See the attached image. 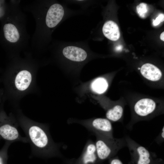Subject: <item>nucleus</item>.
Wrapping results in <instances>:
<instances>
[{
	"mask_svg": "<svg viewBox=\"0 0 164 164\" xmlns=\"http://www.w3.org/2000/svg\"><path fill=\"white\" fill-rule=\"evenodd\" d=\"M4 102L0 104V141L3 140L12 143L15 142L29 143L26 137L20 134L16 116L12 112L8 115L4 108Z\"/></svg>",
	"mask_w": 164,
	"mask_h": 164,
	"instance_id": "nucleus-3",
	"label": "nucleus"
},
{
	"mask_svg": "<svg viewBox=\"0 0 164 164\" xmlns=\"http://www.w3.org/2000/svg\"><path fill=\"white\" fill-rule=\"evenodd\" d=\"M110 164H123V163L120 159L115 158L111 160Z\"/></svg>",
	"mask_w": 164,
	"mask_h": 164,
	"instance_id": "nucleus-20",
	"label": "nucleus"
},
{
	"mask_svg": "<svg viewBox=\"0 0 164 164\" xmlns=\"http://www.w3.org/2000/svg\"><path fill=\"white\" fill-rule=\"evenodd\" d=\"M84 126L93 132L95 135L113 137L112 125L110 121L107 119L96 118L90 124Z\"/></svg>",
	"mask_w": 164,
	"mask_h": 164,
	"instance_id": "nucleus-6",
	"label": "nucleus"
},
{
	"mask_svg": "<svg viewBox=\"0 0 164 164\" xmlns=\"http://www.w3.org/2000/svg\"><path fill=\"white\" fill-rule=\"evenodd\" d=\"M95 143L98 158L104 160L116 154L127 146L125 137L116 138L96 135Z\"/></svg>",
	"mask_w": 164,
	"mask_h": 164,
	"instance_id": "nucleus-4",
	"label": "nucleus"
},
{
	"mask_svg": "<svg viewBox=\"0 0 164 164\" xmlns=\"http://www.w3.org/2000/svg\"><path fill=\"white\" fill-rule=\"evenodd\" d=\"M36 76V71L26 68L6 71L0 79L3 86L2 101L16 106L25 96L37 91Z\"/></svg>",
	"mask_w": 164,
	"mask_h": 164,
	"instance_id": "nucleus-1",
	"label": "nucleus"
},
{
	"mask_svg": "<svg viewBox=\"0 0 164 164\" xmlns=\"http://www.w3.org/2000/svg\"><path fill=\"white\" fill-rule=\"evenodd\" d=\"M137 12L139 16L142 18L146 17L148 11L147 4L144 3H142L136 7Z\"/></svg>",
	"mask_w": 164,
	"mask_h": 164,
	"instance_id": "nucleus-17",
	"label": "nucleus"
},
{
	"mask_svg": "<svg viewBox=\"0 0 164 164\" xmlns=\"http://www.w3.org/2000/svg\"><path fill=\"white\" fill-rule=\"evenodd\" d=\"M16 117L30 144L33 155L45 157L58 153V146L52 139L46 125L28 118L20 109L17 111Z\"/></svg>",
	"mask_w": 164,
	"mask_h": 164,
	"instance_id": "nucleus-2",
	"label": "nucleus"
},
{
	"mask_svg": "<svg viewBox=\"0 0 164 164\" xmlns=\"http://www.w3.org/2000/svg\"><path fill=\"white\" fill-rule=\"evenodd\" d=\"M3 90L2 89H0V104L2 102Z\"/></svg>",
	"mask_w": 164,
	"mask_h": 164,
	"instance_id": "nucleus-21",
	"label": "nucleus"
},
{
	"mask_svg": "<svg viewBox=\"0 0 164 164\" xmlns=\"http://www.w3.org/2000/svg\"><path fill=\"white\" fill-rule=\"evenodd\" d=\"M64 10L62 6L58 3L52 5L47 12L46 22L49 28L56 26L61 21L64 16Z\"/></svg>",
	"mask_w": 164,
	"mask_h": 164,
	"instance_id": "nucleus-8",
	"label": "nucleus"
},
{
	"mask_svg": "<svg viewBox=\"0 0 164 164\" xmlns=\"http://www.w3.org/2000/svg\"><path fill=\"white\" fill-rule=\"evenodd\" d=\"M140 72L144 77L152 81H158L162 76L160 70L150 63H146L142 65L140 68Z\"/></svg>",
	"mask_w": 164,
	"mask_h": 164,
	"instance_id": "nucleus-11",
	"label": "nucleus"
},
{
	"mask_svg": "<svg viewBox=\"0 0 164 164\" xmlns=\"http://www.w3.org/2000/svg\"><path fill=\"white\" fill-rule=\"evenodd\" d=\"M97 158L95 143L90 141L85 147L80 162V164H93Z\"/></svg>",
	"mask_w": 164,
	"mask_h": 164,
	"instance_id": "nucleus-10",
	"label": "nucleus"
},
{
	"mask_svg": "<svg viewBox=\"0 0 164 164\" xmlns=\"http://www.w3.org/2000/svg\"><path fill=\"white\" fill-rule=\"evenodd\" d=\"M104 35L108 39L112 41L118 40L120 36V32L117 24L111 20L106 22L102 28Z\"/></svg>",
	"mask_w": 164,
	"mask_h": 164,
	"instance_id": "nucleus-12",
	"label": "nucleus"
},
{
	"mask_svg": "<svg viewBox=\"0 0 164 164\" xmlns=\"http://www.w3.org/2000/svg\"><path fill=\"white\" fill-rule=\"evenodd\" d=\"M3 31L5 37L8 41L15 43L19 39L20 37L19 32L14 25L11 23L5 24L3 27Z\"/></svg>",
	"mask_w": 164,
	"mask_h": 164,
	"instance_id": "nucleus-13",
	"label": "nucleus"
},
{
	"mask_svg": "<svg viewBox=\"0 0 164 164\" xmlns=\"http://www.w3.org/2000/svg\"><path fill=\"white\" fill-rule=\"evenodd\" d=\"M123 112V108L122 106L116 105L108 110L106 113V117L110 121H119L122 116Z\"/></svg>",
	"mask_w": 164,
	"mask_h": 164,
	"instance_id": "nucleus-14",
	"label": "nucleus"
},
{
	"mask_svg": "<svg viewBox=\"0 0 164 164\" xmlns=\"http://www.w3.org/2000/svg\"><path fill=\"white\" fill-rule=\"evenodd\" d=\"M108 83L105 79L99 77L95 80L91 84L92 89L93 91L98 94L104 92L108 87Z\"/></svg>",
	"mask_w": 164,
	"mask_h": 164,
	"instance_id": "nucleus-15",
	"label": "nucleus"
},
{
	"mask_svg": "<svg viewBox=\"0 0 164 164\" xmlns=\"http://www.w3.org/2000/svg\"><path fill=\"white\" fill-rule=\"evenodd\" d=\"M127 146L136 164H151L152 159L155 157V153L140 145L129 136L125 137Z\"/></svg>",
	"mask_w": 164,
	"mask_h": 164,
	"instance_id": "nucleus-5",
	"label": "nucleus"
},
{
	"mask_svg": "<svg viewBox=\"0 0 164 164\" xmlns=\"http://www.w3.org/2000/svg\"><path fill=\"white\" fill-rule=\"evenodd\" d=\"M164 32H162L160 35V39L162 41H164Z\"/></svg>",
	"mask_w": 164,
	"mask_h": 164,
	"instance_id": "nucleus-22",
	"label": "nucleus"
},
{
	"mask_svg": "<svg viewBox=\"0 0 164 164\" xmlns=\"http://www.w3.org/2000/svg\"><path fill=\"white\" fill-rule=\"evenodd\" d=\"M155 101L149 98L139 100L134 104L133 111L140 119L151 116L156 111L157 106Z\"/></svg>",
	"mask_w": 164,
	"mask_h": 164,
	"instance_id": "nucleus-7",
	"label": "nucleus"
},
{
	"mask_svg": "<svg viewBox=\"0 0 164 164\" xmlns=\"http://www.w3.org/2000/svg\"><path fill=\"white\" fill-rule=\"evenodd\" d=\"M164 14H160L158 16L156 17L155 19H153V26H155L159 25L161 22L164 21Z\"/></svg>",
	"mask_w": 164,
	"mask_h": 164,
	"instance_id": "nucleus-19",
	"label": "nucleus"
},
{
	"mask_svg": "<svg viewBox=\"0 0 164 164\" xmlns=\"http://www.w3.org/2000/svg\"><path fill=\"white\" fill-rule=\"evenodd\" d=\"M11 143L5 141L4 145L0 150V164H7L8 158V152Z\"/></svg>",
	"mask_w": 164,
	"mask_h": 164,
	"instance_id": "nucleus-16",
	"label": "nucleus"
},
{
	"mask_svg": "<svg viewBox=\"0 0 164 164\" xmlns=\"http://www.w3.org/2000/svg\"><path fill=\"white\" fill-rule=\"evenodd\" d=\"M62 53L66 58L76 62L83 61L87 56V53L84 49L73 46H66L63 49Z\"/></svg>",
	"mask_w": 164,
	"mask_h": 164,
	"instance_id": "nucleus-9",
	"label": "nucleus"
},
{
	"mask_svg": "<svg viewBox=\"0 0 164 164\" xmlns=\"http://www.w3.org/2000/svg\"><path fill=\"white\" fill-rule=\"evenodd\" d=\"M164 126L162 128L160 133L155 139V142L158 144H160L162 143L164 140Z\"/></svg>",
	"mask_w": 164,
	"mask_h": 164,
	"instance_id": "nucleus-18",
	"label": "nucleus"
}]
</instances>
